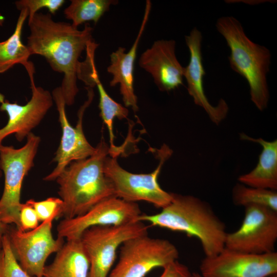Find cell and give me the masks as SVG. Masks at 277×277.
I'll return each instance as SVG.
<instances>
[{"label": "cell", "instance_id": "obj_1", "mask_svg": "<svg viewBox=\"0 0 277 277\" xmlns=\"http://www.w3.org/2000/svg\"><path fill=\"white\" fill-rule=\"evenodd\" d=\"M30 34L26 45L31 55L44 56L55 72L64 75L61 87L66 105L73 104L78 92L77 81L82 63L79 58L94 41L88 23L82 30L71 24L55 22L50 13H36L28 20Z\"/></svg>", "mask_w": 277, "mask_h": 277}, {"label": "cell", "instance_id": "obj_2", "mask_svg": "<svg viewBox=\"0 0 277 277\" xmlns=\"http://www.w3.org/2000/svg\"><path fill=\"white\" fill-rule=\"evenodd\" d=\"M167 206L154 214H141L136 221L147 222L151 226L182 232L197 238L205 256H214L224 248L227 232L224 223L210 205L190 195L172 193Z\"/></svg>", "mask_w": 277, "mask_h": 277}, {"label": "cell", "instance_id": "obj_3", "mask_svg": "<svg viewBox=\"0 0 277 277\" xmlns=\"http://www.w3.org/2000/svg\"><path fill=\"white\" fill-rule=\"evenodd\" d=\"M95 148L92 155L71 163L56 179L63 202L59 217L68 219L83 215L101 201L115 196L104 171L110 149L103 136Z\"/></svg>", "mask_w": 277, "mask_h": 277}, {"label": "cell", "instance_id": "obj_4", "mask_svg": "<svg viewBox=\"0 0 277 277\" xmlns=\"http://www.w3.org/2000/svg\"><path fill=\"white\" fill-rule=\"evenodd\" d=\"M216 28L230 49V67L247 81L251 101L263 111L269 99L267 75L271 64L270 51L251 41L240 22L233 16L219 18Z\"/></svg>", "mask_w": 277, "mask_h": 277}, {"label": "cell", "instance_id": "obj_5", "mask_svg": "<svg viewBox=\"0 0 277 277\" xmlns=\"http://www.w3.org/2000/svg\"><path fill=\"white\" fill-rule=\"evenodd\" d=\"M171 154V149L164 144L157 150L160 161L157 168L145 174L130 172L120 166L117 157L107 156L104 171L113 186L115 196L129 202L145 201L161 209L167 206L172 200V193L163 190L157 179L163 165Z\"/></svg>", "mask_w": 277, "mask_h": 277}, {"label": "cell", "instance_id": "obj_6", "mask_svg": "<svg viewBox=\"0 0 277 277\" xmlns=\"http://www.w3.org/2000/svg\"><path fill=\"white\" fill-rule=\"evenodd\" d=\"M41 138L31 132L27 142L19 149L13 146L0 147V168L5 176L4 189L0 199V221L7 225L19 227V215L22 203L21 191L25 176L33 166Z\"/></svg>", "mask_w": 277, "mask_h": 277}, {"label": "cell", "instance_id": "obj_7", "mask_svg": "<svg viewBox=\"0 0 277 277\" xmlns=\"http://www.w3.org/2000/svg\"><path fill=\"white\" fill-rule=\"evenodd\" d=\"M148 228L143 222L135 221L85 230L80 240L90 264L88 277H108L118 247L129 239L147 234Z\"/></svg>", "mask_w": 277, "mask_h": 277}, {"label": "cell", "instance_id": "obj_8", "mask_svg": "<svg viewBox=\"0 0 277 277\" xmlns=\"http://www.w3.org/2000/svg\"><path fill=\"white\" fill-rule=\"evenodd\" d=\"M179 251L169 241L147 234L125 241L121 246L119 260L108 277H144L157 267L177 260Z\"/></svg>", "mask_w": 277, "mask_h": 277}, {"label": "cell", "instance_id": "obj_9", "mask_svg": "<svg viewBox=\"0 0 277 277\" xmlns=\"http://www.w3.org/2000/svg\"><path fill=\"white\" fill-rule=\"evenodd\" d=\"M277 211L260 205L245 207L239 228L227 233L225 247L243 253L261 254L275 251Z\"/></svg>", "mask_w": 277, "mask_h": 277}, {"label": "cell", "instance_id": "obj_10", "mask_svg": "<svg viewBox=\"0 0 277 277\" xmlns=\"http://www.w3.org/2000/svg\"><path fill=\"white\" fill-rule=\"evenodd\" d=\"M51 217L34 229L23 231L16 227L8 229L7 234L12 250L21 267L33 277H42L49 255L57 252L64 244V239H54Z\"/></svg>", "mask_w": 277, "mask_h": 277}, {"label": "cell", "instance_id": "obj_11", "mask_svg": "<svg viewBox=\"0 0 277 277\" xmlns=\"http://www.w3.org/2000/svg\"><path fill=\"white\" fill-rule=\"evenodd\" d=\"M88 98L78 112L76 126L72 127L69 123L65 111L66 104L61 87L52 91L53 101L58 112L62 135L59 147L55 153L53 161L57 163L56 167L44 180H56L65 169L71 162L85 159L92 155L96 148L92 146L87 140L83 130V118L86 109L92 102L94 96L93 88L87 87Z\"/></svg>", "mask_w": 277, "mask_h": 277}, {"label": "cell", "instance_id": "obj_12", "mask_svg": "<svg viewBox=\"0 0 277 277\" xmlns=\"http://www.w3.org/2000/svg\"><path fill=\"white\" fill-rule=\"evenodd\" d=\"M200 269L203 277H268L277 273V253L254 254L225 247L205 256Z\"/></svg>", "mask_w": 277, "mask_h": 277}, {"label": "cell", "instance_id": "obj_13", "mask_svg": "<svg viewBox=\"0 0 277 277\" xmlns=\"http://www.w3.org/2000/svg\"><path fill=\"white\" fill-rule=\"evenodd\" d=\"M136 203L115 196L107 198L83 215L63 220L57 227V237L66 241L80 239L87 229L95 226H118L136 221L141 215Z\"/></svg>", "mask_w": 277, "mask_h": 277}, {"label": "cell", "instance_id": "obj_14", "mask_svg": "<svg viewBox=\"0 0 277 277\" xmlns=\"http://www.w3.org/2000/svg\"><path fill=\"white\" fill-rule=\"evenodd\" d=\"M26 69L32 90L31 98L26 104L21 105L10 103L0 93V110L6 112L8 115L7 124L0 129V147L3 140L12 134H15L19 142L23 141L40 123L53 105L52 94L35 85L33 63H31Z\"/></svg>", "mask_w": 277, "mask_h": 277}, {"label": "cell", "instance_id": "obj_15", "mask_svg": "<svg viewBox=\"0 0 277 277\" xmlns=\"http://www.w3.org/2000/svg\"><path fill=\"white\" fill-rule=\"evenodd\" d=\"M185 42L190 52V61L184 67V77L187 84V90L194 103L202 107L211 121L219 125L228 113L229 108L226 101L221 99L217 105H212L207 99L203 86V78L206 74L202 54V35L194 28L188 35L185 37Z\"/></svg>", "mask_w": 277, "mask_h": 277}, {"label": "cell", "instance_id": "obj_16", "mask_svg": "<svg viewBox=\"0 0 277 277\" xmlns=\"http://www.w3.org/2000/svg\"><path fill=\"white\" fill-rule=\"evenodd\" d=\"M174 40L154 42L139 59L140 66L149 73L162 91L169 92L183 85L184 67L177 60Z\"/></svg>", "mask_w": 277, "mask_h": 277}, {"label": "cell", "instance_id": "obj_17", "mask_svg": "<svg viewBox=\"0 0 277 277\" xmlns=\"http://www.w3.org/2000/svg\"><path fill=\"white\" fill-rule=\"evenodd\" d=\"M151 9V3L147 0L140 28L131 48L125 52V48L118 47L110 54V64L107 67L108 72L112 76L110 86L114 87L120 85V93L125 106L131 107L134 112L138 109L137 96L133 87L134 63L138 46L147 23Z\"/></svg>", "mask_w": 277, "mask_h": 277}, {"label": "cell", "instance_id": "obj_18", "mask_svg": "<svg viewBox=\"0 0 277 277\" xmlns=\"http://www.w3.org/2000/svg\"><path fill=\"white\" fill-rule=\"evenodd\" d=\"M240 138L259 144L262 147L255 167L249 173L238 178L240 183L252 187L276 191L277 189V140L267 141L255 138L245 133Z\"/></svg>", "mask_w": 277, "mask_h": 277}, {"label": "cell", "instance_id": "obj_19", "mask_svg": "<svg viewBox=\"0 0 277 277\" xmlns=\"http://www.w3.org/2000/svg\"><path fill=\"white\" fill-rule=\"evenodd\" d=\"M90 264L78 239L67 240L53 262L45 267L42 277H88Z\"/></svg>", "mask_w": 277, "mask_h": 277}, {"label": "cell", "instance_id": "obj_20", "mask_svg": "<svg viewBox=\"0 0 277 277\" xmlns=\"http://www.w3.org/2000/svg\"><path fill=\"white\" fill-rule=\"evenodd\" d=\"M19 11L13 33L8 39L0 42V73L6 72L18 64L25 67L30 62L28 60L31 55L30 52L21 40L23 25L28 17L29 11L27 8Z\"/></svg>", "mask_w": 277, "mask_h": 277}, {"label": "cell", "instance_id": "obj_21", "mask_svg": "<svg viewBox=\"0 0 277 277\" xmlns=\"http://www.w3.org/2000/svg\"><path fill=\"white\" fill-rule=\"evenodd\" d=\"M90 75L91 80L97 87L100 95V115L109 132L110 143L109 155L117 157L122 151L114 144L113 120L115 117L120 120L127 118L129 111L125 107L115 102L108 94L100 80L95 65L92 67Z\"/></svg>", "mask_w": 277, "mask_h": 277}, {"label": "cell", "instance_id": "obj_22", "mask_svg": "<svg viewBox=\"0 0 277 277\" xmlns=\"http://www.w3.org/2000/svg\"><path fill=\"white\" fill-rule=\"evenodd\" d=\"M117 3L114 0H72L64 13L67 19L72 21L71 24L77 28L87 21H92L96 24L111 5Z\"/></svg>", "mask_w": 277, "mask_h": 277}, {"label": "cell", "instance_id": "obj_23", "mask_svg": "<svg viewBox=\"0 0 277 277\" xmlns=\"http://www.w3.org/2000/svg\"><path fill=\"white\" fill-rule=\"evenodd\" d=\"M232 198L236 206L260 205L277 211V192L275 190L249 187L239 183L232 189Z\"/></svg>", "mask_w": 277, "mask_h": 277}, {"label": "cell", "instance_id": "obj_24", "mask_svg": "<svg viewBox=\"0 0 277 277\" xmlns=\"http://www.w3.org/2000/svg\"><path fill=\"white\" fill-rule=\"evenodd\" d=\"M0 277H33L18 263L7 233L3 235L1 243Z\"/></svg>", "mask_w": 277, "mask_h": 277}, {"label": "cell", "instance_id": "obj_25", "mask_svg": "<svg viewBox=\"0 0 277 277\" xmlns=\"http://www.w3.org/2000/svg\"><path fill=\"white\" fill-rule=\"evenodd\" d=\"M28 201L35 210L39 221L42 222L51 217H58L63 205V201L55 197H50L38 202L33 199Z\"/></svg>", "mask_w": 277, "mask_h": 277}, {"label": "cell", "instance_id": "obj_26", "mask_svg": "<svg viewBox=\"0 0 277 277\" xmlns=\"http://www.w3.org/2000/svg\"><path fill=\"white\" fill-rule=\"evenodd\" d=\"M65 2L64 0H20L16 1L15 4L19 10L23 8L28 9L29 20L42 8H47L51 14H55Z\"/></svg>", "mask_w": 277, "mask_h": 277}, {"label": "cell", "instance_id": "obj_27", "mask_svg": "<svg viewBox=\"0 0 277 277\" xmlns=\"http://www.w3.org/2000/svg\"><path fill=\"white\" fill-rule=\"evenodd\" d=\"M19 221V227L17 229L23 231L34 229L38 225L37 215L28 201L21 205Z\"/></svg>", "mask_w": 277, "mask_h": 277}, {"label": "cell", "instance_id": "obj_28", "mask_svg": "<svg viewBox=\"0 0 277 277\" xmlns=\"http://www.w3.org/2000/svg\"><path fill=\"white\" fill-rule=\"evenodd\" d=\"M163 268V272L160 277H192V273L188 267L177 260L169 263Z\"/></svg>", "mask_w": 277, "mask_h": 277}, {"label": "cell", "instance_id": "obj_29", "mask_svg": "<svg viewBox=\"0 0 277 277\" xmlns=\"http://www.w3.org/2000/svg\"><path fill=\"white\" fill-rule=\"evenodd\" d=\"M2 175V172L0 171V177ZM8 230L7 225L4 224L0 221V246L3 235L7 233Z\"/></svg>", "mask_w": 277, "mask_h": 277}, {"label": "cell", "instance_id": "obj_30", "mask_svg": "<svg viewBox=\"0 0 277 277\" xmlns=\"http://www.w3.org/2000/svg\"><path fill=\"white\" fill-rule=\"evenodd\" d=\"M192 277H203L200 273L198 272L192 273Z\"/></svg>", "mask_w": 277, "mask_h": 277}, {"label": "cell", "instance_id": "obj_31", "mask_svg": "<svg viewBox=\"0 0 277 277\" xmlns=\"http://www.w3.org/2000/svg\"><path fill=\"white\" fill-rule=\"evenodd\" d=\"M268 277H277V273L271 275Z\"/></svg>", "mask_w": 277, "mask_h": 277}, {"label": "cell", "instance_id": "obj_32", "mask_svg": "<svg viewBox=\"0 0 277 277\" xmlns=\"http://www.w3.org/2000/svg\"><path fill=\"white\" fill-rule=\"evenodd\" d=\"M1 247L0 246V252H1Z\"/></svg>", "mask_w": 277, "mask_h": 277}]
</instances>
